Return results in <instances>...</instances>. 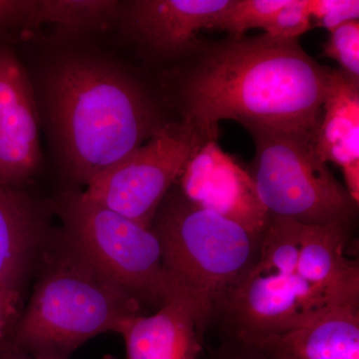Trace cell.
Here are the masks:
<instances>
[{"label": "cell", "instance_id": "ba28073f", "mask_svg": "<svg viewBox=\"0 0 359 359\" xmlns=\"http://www.w3.org/2000/svg\"><path fill=\"white\" fill-rule=\"evenodd\" d=\"M207 141L185 122H169L83 192L111 211L151 228L161 203Z\"/></svg>", "mask_w": 359, "mask_h": 359}, {"label": "cell", "instance_id": "52a82bcc", "mask_svg": "<svg viewBox=\"0 0 359 359\" xmlns=\"http://www.w3.org/2000/svg\"><path fill=\"white\" fill-rule=\"evenodd\" d=\"M256 154L248 171L269 216L302 224L355 219L358 203L318 157L316 133L252 128Z\"/></svg>", "mask_w": 359, "mask_h": 359}, {"label": "cell", "instance_id": "7402d4cb", "mask_svg": "<svg viewBox=\"0 0 359 359\" xmlns=\"http://www.w3.org/2000/svg\"><path fill=\"white\" fill-rule=\"evenodd\" d=\"M36 0H0V32L30 27Z\"/></svg>", "mask_w": 359, "mask_h": 359}, {"label": "cell", "instance_id": "603a6c76", "mask_svg": "<svg viewBox=\"0 0 359 359\" xmlns=\"http://www.w3.org/2000/svg\"><path fill=\"white\" fill-rule=\"evenodd\" d=\"M210 359H271L261 349L252 344L236 340L224 339L212 349Z\"/></svg>", "mask_w": 359, "mask_h": 359}, {"label": "cell", "instance_id": "7c38bea8", "mask_svg": "<svg viewBox=\"0 0 359 359\" xmlns=\"http://www.w3.org/2000/svg\"><path fill=\"white\" fill-rule=\"evenodd\" d=\"M39 114L27 71L11 48L0 43V140L4 184L25 187L41 167Z\"/></svg>", "mask_w": 359, "mask_h": 359}, {"label": "cell", "instance_id": "3957f363", "mask_svg": "<svg viewBox=\"0 0 359 359\" xmlns=\"http://www.w3.org/2000/svg\"><path fill=\"white\" fill-rule=\"evenodd\" d=\"M145 309L97 269L56 226L4 344L35 359H70L97 335L119 334Z\"/></svg>", "mask_w": 359, "mask_h": 359}, {"label": "cell", "instance_id": "9a60e30c", "mask_svg": "<svg viewBox=\"0 0 359 359\" xmlns=\"http://www.w3.org/2000/svg\"><path fill=\"white\" fill-rule=\"evenodd\" d=\"M314 147L325 163L341 169L346 188L359 203V81L332 69Z\"/></svg>", "mask_w": 359, "mask_h": 359}, {"label": "cell", "instance_id": "484cf974", "mask_svg": "<svg viewBox=\"0 0 359 359\" xmlns=\"http://www.w3.org/2000/svg\"><path fill=\"white\" fill-rule=\"evenodd\" d=\"M4 154H2L1 140H0V183L4 184Z\"/></svg>", "mask_w": 359, "mask_h": 359}, {"label": "cell", "instance_id": "7a4b0ae2", "mask_svg": "<svg viewBox=\"0 0 359 359\" xmlns=\"http://www.w3.org/2000/svg\"><path fill=\"white\" fill-rule=\"evenodd\" d=\"M34 92L56 162L73 188H86L172 121L147 84L97 52H61L44 66Z\"/></svg>", "mask_w": 359, "mask_h": 359}, {"label": "cell", "instance_id": "30bf717a", "mask_svg": "<svg viewBox=\"0 0 359 359\" xmlns=\"http://www.w3.org/2000/svg\"><path fill=\"white\" fill-rule=\"evenodd\" d=\"M52 200L0 183V294L23 308L55 231Z\"/></svg>", "mask_w": 359, "mask_h": 359}, {"label": "cell", "instance_id": "4fadbf2b", "mask_svg": "<svg viewBox=\"0 0 359 359\" xmlns=\"http://www.w3.org/2000/svg\"><path fill=\"white\" fill-rule=\"evenodd\" d=\"M355 219L302 224L297 273L328 309L359 304V266L347 257Z\"/></svg>", "mask_w": 359, "mask_h": 359}, {"label": "cell", "instance_id": "5b68a950", "mask_svg": "<svg viewBox=\"0 0 359 359\" xmlns=\"http://www.w3.org/2000/svg\"><path fill=\"white\" fill-rule=\"evenodd\" d=\"M301 231L302 224L271 216L257 261L217 314L224 339L252 344L330 309L297 273Z\"/></svg>", "mask_w": 359, "mask_h": 359}, {"label": "cell", "instance_id": "9c48e42d", "mask_svg": "<svg viewBox=\"0 0 359 359\" xmlns=\"http://www.w3.org/2000/svg\"><path fill=\"white\" fill-rule=\"evenodd\" d=\"M231 0H128L120 2L115 23L142 54L160 61L188 57L199 33L214 29Z\"/></svg>", "mask_w": 359, "mask_h": 359}, {"label": "cell", "instance_id": "8992f818", "mask_svg": "<svg viewBox=\"0 0 359 359\" xmlns=\"http://www.w3.org/2000/svg\"><path fill=\"white\" fill-rule=\"evenodd\" d=\"M51 200L61 233L144 309H158L176 292L152 229L94 202L83 189L66 187Z\"/></svg>", "mask_w": 359, "mask_h": 359}, {"label": "cell", "instance_id": "d6986e66", "mask_svg": "<svg viewBox=\"0 0 359 359\" xmlns=\"http://www.w3.org/2000/svg\"><path fill=\"white\" fill-rule=\"evenodd\" d=\"M323 56L334 59L339 70L359 81V21H349L330 32Z\"/></svg>", "mask_w": 359, "mask_h": 359}, {"label": "cell", "instance_id": "ac0fdd59", "mask_svg": "<svg viewBox=\"0 0 359 359\" xmlns=\"http://www.w3.org/2000/svg\"><path fill=\"white\" fill-rule=\"evenodd\" d=\"M287 0H231L219 14L214 28L224 30L231 37L244 36L248 30H266L275 14Z\"/></svg>", "mask_w": 359, "mask_h": 359}, {"label": "cell", "instance_id": "d4e9b609", "mask_svg": "<svg viewBox=\"0 0 359 359\" xmlns=\"http://www.w3.org/2000/svg\"><path fill=\"white\" fill-rule=\"evenodd\" d=\"M0 359H35L30 358V356L26 355L20 353V351H14L4 344V342L0 341ZM103 359H118L113 355H105Z\"/></svg>", "mask_w": 359, "mask_h": 359}, {"label": "cell", "instance_id": "8fae6325", "mask_svg": "<svg viewBox=\"0 0 359 359\" xmlns=\"http://www.w3.org/2000/svg\"><path fill=\"white\" fill-rule=\"evenodd\" d=\"M180 190L200 205L262 235L269 223L250 172L226 154L217 141H207L193 155L177 182Z\"/></svg>", "mask_w": 359, "mask_h": 359}, {"label": "cell", "instance_id": "6da1fadb", "mask_svg": "<svg viewBox=\"0 0 359 359\" xmlns=\"http://www.w3.org/2000/svg\"><path fill=\"white\" fill-rule=\"evenodd\" d=\"M332 72L299 40L264 33L201 39L188 57L167 71L163 86L180 120L207 140H218L223 120H235L247 130L316 133Z\"/></svg>", "mask_w": 359, "mask_h": 359}, {"label": "cell", "instance_id": "ffe728a7", "mask_svg": "<svg viewBox=\"0 0 359 359\" xmlns=\"http://www.w3.org/2000/svg\"><path fill=\"white\" fill-rule=\"evenodd\" d=\"M311 27L308 0H287L275 14L264 34L271 39L292 41L299 40Z\"/></svg>", "mask_w": 359, "mask_h": 359}, {"label": "cell", "instance_id": "44dd1931", "mask_svg": "<svg viewBox=\"0 0 359 359\" xmlns=\"http://www.w3.org/2000/svg\"><path fill=\"white\" fill-rule=\"evenodd\" d=\"M308 4L311 21L330 33L344 23L358 20V0H308Z\"/></svg>", "mask_w": 359, "mask_h": 359}, {"label": "cell", "instance_id": "277c9868", "mask_svg": "<svg viewBox=\"0 0 359 359\" xmlns=\"http://www.w3.org/2000/svg\"><path fill=\"white\" fill-rule=\"evenodd\" d=\"M151 229L175 290L192 304L204 337L226 297L257 261L262 235L194 204L175 184Z\"/></svg>", "mask_w": 359, "mask_h": 359}, {"label": "cell", "instance_id": "cb8c5ba5", "mask_svg": "<svg viewBox=\"0 0 359 359\" xmlns=\"http://www.w3.org/2000/svg\"><path fill=\"white\" fill-rule=\"evenodd\" d=\"M22 306L0 294V341L6 339L20 316Z\"/></svg>", "mask_w": 359, "mask_h": 359}, {"label": "cell", "instance_id": "5bb4252c", "mask_svg": "<svg viewBox=\"0 0 359 359\" xmlns=\"http://www.w3.org/2000/svg\"><path fill=\"white\" fill-rule=\"evenodd\" d=\"M118 334L127 359H199L203 351L192 304L179 292L155 313L130 318Z\"/></svg>", "mask_w": 359, "mask_h": 359}, {"label": "cell", "instance_id": "e0dca14e", "mask_svg": "<svg viewBox=\"0 0 359 359\" xmlns=\"http://www.w3.org/2000/svg\"><path fill=\"white\" fill-rule=\"evenodd\" d=\"M118 0H36L32 26L47 25L51 39L72 42L115 22Z\"/></svg>", "mask_w": 359, "mask_h": 359}, {"label": "cell", "instance_id": "2e32d148", "mask_svg": "<svg viewBox=\"0 0 359 359\" xmlns=\"http://www.w3.org/2000/svg\"><path fill=\"white\" fill-rule=\"evenodd\" d=\"M249 344L271 359H359V304L327 309L304 325Z\"/></svg>", "mask_w": 359, "mask_h": 359}]
</instances>
